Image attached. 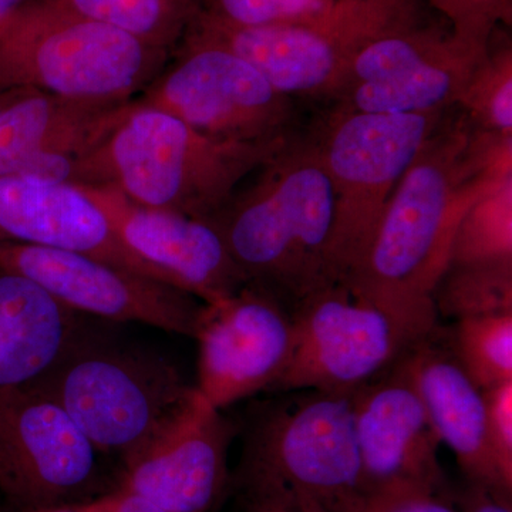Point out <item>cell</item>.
Wrapping results in <instances>:
<instances>
[{
  "mask_svg": "<svg viewBox=\"0 0 512 512\" xmlns=\"http://www.w3.org/2000/svg\"><path fill=\"white\" fill-rule=\"evenodd\" d=\"M106 512H168L150 501L114 488L101 497Z\"/></svg>",
  "mask_w": 512,
  "mask_h": 512,
  "instance_id": "obj_32",
  "label": "cell"
},
{
  "mask_svg": "<svg viewBox=\"0 0 512 512\" xmlns=\"http://www.w3.org/2000/svg\"><path fill=\"white\" fill-rule=\"evenodd\" d=\"M483 393L491 453L501 477L512 487V380Z\"/></svg>",
  "mask_w": 512,
  "mask_h": 512,
  "instance_id": "obj_29",
  "label": "cell"
},
{
  "mask_svg": "<svg viewBox=\"0 0 512 512\" xmlns=\"http://www.w3.org/2000/svg\"><path fill=\"white\" fill-rule=\"evenodd\" d=\"M173 56L138 104L232 143H274L302 130L295 100L231 50L185 35Z\"/></svg>",
  "mask_w": 512,
  "mask_h": 512,
  "instance_id": "obj_10",
  "label": "cell"
},
{
  "mask_svg": "<svg viewBox=\"0 0 512 512\" xmlns=\"http://www.w3.org/2000/svg\"><path fill=\"white\" fill-rule=\"evenodd\" d=\"M434 333L400 362L420 394L440 443L451 448L468 481L511 495L512 487L501 477L488 443L483 390L471 382L450 350L434 345Z\"/></svg>",
  "mask_w": 512,
  "mask_h": 512,
  "instance_id": "obj_20",
  "label": "cell"
},
{
  "mask_svg": "<svg viewBox=\"0 0 512 512\" xmlns=\"http://www.w3.org/2000/svg\"><path fill=\"white\" fill-rule=\"evenodd\" d=\"M430 8L446 20L454 40L481 59L498 28H511L512 0H429Z\"/></svg>",
  "mask_w": 512,
  "mask_h": 512,
  "instance_id": "obj_28",
  "label": "cell"
},
{
  "mask_svg": "<svg viewBox=\"0 0 512 512\" xmlns=\"http://www.w3.org/2000/svg\"><path fill=\"white\" fill-rule=\"evenodd\" d=\"M478 60L458 45L448 26L424 20L367 47L329 104L352 113L450 110Z\"/></svg>",
  "mask_w": 512,
  "mask_h": 512,
  "instance_id": "obj_13",
  "label": "cell"
},
{
  "mask_svg": "<svg viewBox=\"0 0 512 512\" xmlns=\"http://www.w3.org/2000/svg\"><path fill=\"white\" fill-rule=\"evenodd\" d=\"M28 0H0V26L6 22L16 12L22 8Z\"/></svg>",
  "mask_w": 512,
  "mask_h": 512,
  "instance_id": "obj_34",
  "label": "cell"
},
{
  "mask_svg": "<svg viewBox=\"0 0 512 512\" xmlns=\"http://www.w3.org/2000/svg\"><path fill=\"white\" fill-rule=\"evenodd\" d=\"M235 427L195 389L183 412L123 463L116 490L168 512H208L228 483Z\"/></svg>",
  "mask_w": 512,
  "mask_h": 512,
  "instance_id": "obj_15",
  "label": "cell"
},
{
  "mask_svg": "<svg viewBox=\"0 0 512 512\" xmlns=\"http://www.w3.org/2000/svg\"><path fill=\"white\" fill-rule=\"evenodd\" d=\"M131 101L69 99L32 87L0 90V175L73 184L79 161L119 126Z\"/></svg>",
  "mask_w": 512,
  "mask_h": 512,
  "instance_id": "obj_16",
  "label": "cell"
},
{
  "mask_svg": "<svg viewBox=\"0 0 512 512\" xmlns=\"http://www.w3.org/2000/svg\"><path fill=\"white\" fill-rule=\"evenodd\" d=\"M458 512H512L511 495L468 481L453 501Z\"/></svg>",
  "mask_w": 512,
  "mask_h": 512,
  "instance_id": "obj_31",
  "label": "cell"
},
{
  "mask_svg": "<svg viewBox=\"0 0 512 512\" xmlns=\"http://www.w3.org/2000/svg\"><path fill=\"white\" fill-rule=\"evenodd\" d=\"M302 512H323V511H319V510H305V511H302Z\"/></svg>",
  "mask_w": 512,
  "mask_h": 512,
  "instance_id": "obj_35",
  "label": "cell"
},
{
  "mask_svg": "<svg viewBox=\"0 0 512 512\" xmlns=\"http://www.w3.org/2000/svg\"><path fill=\"white\" fill-rule=\"evenodd\" d=\"M173 53L42 0L0 26V90L32 87L69 99L127 103Z\"/></svg>",
  "mask_w": 512,
  "mask_h": 512,
  "instance_id": "obj_6",
  "label": "cell"
},
{
  "mask_svg": "<svg viewBox=\"0 0 512 512\" xmlns=\"http://www.w3.org/2000/svg\"><path fill=\"white\" fill-rule=\"evenodd\" d=\"M0 266L25 276L79 315L137 322L194 339L202 302L93 256L0 239Z\"/></svg>",
  "mask_w": 512,
  "mask_h": 512,
  "instance_id": "obj_12",
  "label": "cell"
},
{
  "mask_svg": "<svg viewBox=\"0 0 512 512\" xmlns=\"http://www.w3.org/2000/svg\"><path fill=\"white\" fill-rule=\"evenodd\" d=\"M289 138L217 140L134 99L119 126L79 161L73 184L111 185L137 204L207 221Z\"/></svg>",
  "mask_w": 512,
  "mask_h": 512,
  "instance_id": "obj_3",
  "label": "cell"
},
{
  "mask_svg": "<svg viewBox=\"0 0 512 512\" xmlns=\"http://www.w3.org/2000/svg\"><path fill=\"white\" fill-rule=\"evenodd\" d=\"M360 512H458L450 495L420 485H393L366 494Z\"/></svg>",
  "mask_w": 512,
  "mask_h": 512,
  "instance_id": "obj_30",
  "label": "cell"
},
{
  "mask_svg": "<svg viewBox=\"0 0 512 512\" xmlns=\"http://www.w3.org/2000/svg\"><path fill=\"white\" fill-rule=\"evenodd\" d=\"M433 303L437 315L456 320L512 312V262L448 265Z\"/></svg>",
  "mask_w": 512,
  "mask_h": 512,
  "instance_id": "obj_25",
  "label": "cell"
},
{
  "mask_svg": "<svg viewBox=\"0 0 512 512\" xmlns=\"http://www.w3.org/2000/svg\"><path fill=\"white\" fill-rule=\"evenodd\" d=\"M0 239L79 252L174 286L123 244L103 211L74 184L0 175Z\"/></svg>",
  "mask_w": 512,
  "mask_h": 512,
  "instance_id": "obj_19",
  "label": "cell"
},
{
  "mask_svg": "<svg viewBox=\"0 0 512 512\" xmlns=\"http://www.w3.org/2000/svg\"><path fill=\"white\" fill-rule=\"evenodd\" d=\"M291 360L274 390L353 393L437 330L434 303L377 298L332 282L292 309Z\"/></svg>",
  "mask_w": 512,
  "mask_h": 512,
  "instance_id": "obj_7",
  "label": "cell"
},
{
  "mask_svg": "<svg viewBox=\"0 0 512 512\" xmlns=\"http://www.w3.org/2000/svg\"><path fill=\"white\" fill-rule=\"evenodd\" d=\"M80 333L79 313L0 266V392L42 376Z\"/></svg>",
  "mask_w": 512,
  "mask_h": 512,
  "instance_id": "obj_21",
  "label": "cell"
},
{
  "mask_svg": "<svg viewBox=\"0 0 512 512\" xmlns=\"http://www.w3.org/2000/svg\"><path fill=\"white\" fill-rule=\"evenodd\" d=\"M512 262V180L478 198L458 224L450 265Z\"/></svg>",
  "mask_w": 512,
  "mask_h": 512,
  "instance_id": "obj_24",
  "label": "cell"
},
{
  "mask_svg": "<svg viewBox=\"0 0 512 512\" xmlns=\"http://www.w3.org/2000/svg\"><path fill=\"white\" fill-rule=\"evenodd\" d=\"M457 107L473 127L512 134V40L504 26L491 36Z\"/></svg>",
  "mask_w": 512,
  "mask_h": 512,
  "instance_id": "obj_23",
  "label": "cell"
},
{
  "mask_svg": "<svg viewBox=\"0 0 512 512\" xmlns=\"http://www.w3.org/2000/svg\"><path fill=\"white\" fill-rule=\"evenodd\" d=\"M103 211L113 231L138 258L202 303L247 285L210 222L131 201L111 185H77Z\"/></svg>",
  "mask_w": 512,
  "mask_h": 512,
  "instance_id": "obj_17",
  "label": "cell"
},
{
  "mask_svg": "<svg viewBox=\"0 0 512 512\" xmlns=\"http://www.w3.org/2000/svg\"><path fill=\"white\" fill-rule=\"evenodd\" d=\"M101 497H103V495H101ZM101 497L94 498V500L90 501H83V503L55 505V507L39 508V510L22 512H106Z\"/></svg>",
  "mask_w": 512,
  "mask_h": 512,
  "instance_id": "obj_33",
  "label": "cell"
},
{
  "mask_svg": "<svg viewBox=\"0 0 512 512\" xmlns=\"http://www.w3.org/2000/svg\"><path fill=\"white\" fill-rule=\"evenodd\" d=\"M336 0H202L208 18L238 28H285L312 22Z\"/></svg>",
  "mask_w": 512,
  "mask_h": 512,
  "instance_id": "obj_27",
  "label": "cell"
},
{
  "mask_svg": "<svg viewBox=\"0 0 512 512\" xmlns=\"http://www.w3.org/2000/svg\"><path fill=\"white\" fill-rule=\"evenodd\" d=\"M303 392L259 410L249 421L239 490L254 512H360L366 491L355 392Z\"/></svg>",
  "mask_w": 512,
  "mask_h": 512,
  "instance_id": "obj_4",
  "label": "cell"
},
{
  "mask_svg": "<svg viewBox=\"0 0 512 512\" xmlns=\"http://www.w3.org/2000/svg\"><path fill=\"white\" fill-rule=\"evenodd\" d=\"M195 389L215 409L274 390L291 360V309L254 285L202 303Z\"/></svg>",
  "mask_w": 512,
  "mask_h": 512,
  "instance_id": "obj_14",
  "label": "cell"
},
{
  "mask_svg": "<svg viewBox=\"0 0 512 512\" xmlns=\"http://www.w3.org/2000/svg\"><path fill=\"white\" fill-rule=\"evenodd\" d=\"M72 417L101 454L127 461L190 403L195 386L167 357L83 332L30 382Z\"/></svg>",
  "mask_w": 512,
  "mask_h": 512,
  "instance_id": "obj_5",
  "label": "cell"
},
{
  "mask_svg": "<svg viewBox=\"0 0 512 512\" xmlns=\"http://www.w3.org/2000/svg\"><path fill=\"white\" fill-rule=\"evenodd\" d=\"M100 454L32 384L0 392V493L18 512L101 497Z\"/></svg>",
  "mask_w": 512,
  "mask_h": 512,
  "instance_id": "obj_11",
  "label": "cell"
},
{
  "mask_svg": "<svg viewBox=\"0 0 512 512\" xmlns=\"http://www.w3.org/2000/svg\"><path fill=\"white\" fill-rule=\"evenodd\" d=\"M470 131V121L454 107L394 188L362 261L339 282L390 301L433 303L461 218L505 183H490L473 170Z\"/></svg>",
  "mask_w": 512,
  "mask_h": 512,
  "instance_id": "obj_2",
  "label": "cell"
},
{
  "mask_svg": "<svg viewBox=\"0 0 512 512\" xmlns=\"http://www.w3.org/2000/svg\"><path fill=\"white\" fill-rule=\"evenodd\" d=\"M453 109L375 114L329 107L309 127L335 194L328 247L333 282L345 281L360 264L394 188Z\"/></svg>",
  "mask_w": 512,
  "mask_h": 512,
  "instance_id": "obj_9",
  "label": "cell"
},
{
  "mask_svg": "<svg viewBox=\"0 0 512 512\" xmlns=\"http://www.w3.org/2000/svg\"><path fill=\"white\" fill-rule=\"evenodd\" d=\"M261 512H278V511H261Z\"/></svg>",
  "mask_w": 512,
  "mask_h": 512,
  "instance_id": "obj_36",
  "label": "cell"
},
{
  "mask_svg": "<svg viewBox=\"0 0 512 512\" xmlns=\"http://www.w3.org/2000/svg\"><path fill=\"white\" fill-rule=\"evenodd\" d=\"M335 194L311 128L249 175L210 222L247 285L289 309L332 284L328 247Z\"/></svg>",
  "mask_w": 512,
  "mask_h": 512,
  "instance_id": "obj_1",
  "label": "cell"
},
{
  "mask_svg": "<svg viewBox=\"0 0 512 512\" xmlns=\"http://www.w3.org/2000/svg\"><path fill=\"white\" fill-rule=\"evenodd\" d=\"M353 410L366 494L393 485L447 493L439 437L400 360L353 393Z\"/></svg>",
  "mask_w": 512,
  "mask_h": 512,
  "instance_id": "obj_18",
  "label": "cell"
},
{
  "mask_svg": "<svg viewBox=\"0 0 512 512\" xmlns=\"http://www.w3.org/2000/svg\"><path fill=\"white\" fill-rule=\"evenodd\" d=\"M174 53L202 12V0H42Z\"/></svg>",
  "mask_w": 512,
  "mask_h": 512,
  "instance_id": "obj_22",
  "label": "cell"
},
{
  "mask_svg": "<svg viewBox=\"0 0 512 512\" xmlns=\"http://www.w3.org/2000/svg\"><path fill=\"white\" fill-rule=\"evenodd\" d=\"M429 0H336L322 16L285 28H238L201 12L185 35L225 47L291 99L330 101L377 40L431 19Z\"/></svg>",
  "mask_w": 512,
  "mask_h": 512,
  "instance_id": "obj_8",
  "label": "cell"
},
{
  "mask_svg": "<svg viewBox=\"0 0 512 512\" xmlns=\"http://www.w3.org/2000/svg\"><path fill=\"white\" fill-rule=\"evenodd\" d=\"M450 352L480 390L512 380V312L456 320Z\"/></svg>",
  "mask_w": 512,
  "mask_h": 512,
  "instance_id": "obj_26",
  "label": "cell"
}]
</instances>
